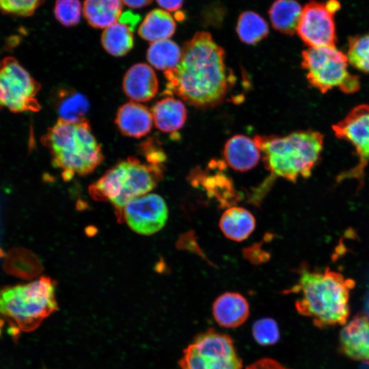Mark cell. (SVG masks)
I'll return each instance as SVG.
<instances>
[{
	"mask_svg": "<svg viewBox=\"0 0 369 369\" xmlns=\"http://www.w3.org/2000/svg\"><path fill=\"white\" fill-rule=\"evenodd\" d=\"M164 74L167 94L199 108L220 103L230 80L224 50L206 31H197L184 44L179 63Z\"/></svg>",
	"mask_w": 369,
	"mask_h": 369,
	"instance_id": "cell-1",
	"label": "cell"
},
{
	"mask_svg": "<svg viewBox=\"0 0 369 369\" xmlns=\"http://www.w3.org/2000/svg\"><path fill=\"white\" fill-rule=\"evenodd\" d=\"M299 275L297 284L290 290L300 295L295 302L297 312L320 329L344 325L350 314V292L355 282L329 267L318 271L301 265Z\"/></svg>",
	"mask_w": 369,
	"mask_h": 369,
	"instance_id": "cell-2",
	"label": "cell"
},
{
	"mask_svg": "<svg viewBox=\"0 0 369 369\" xmlns=\"http://www.w3.org/2000/svg\"><path fill=\"white\" fill-rule=\"evenodd\" d=\"M41 141L49 150L53 166L62 169L66 180L74 174L92 172L104 159L87 120L71 122L59 118Z\"/></svg>",
	"mask_w": 369,
	"mask_h": 369,
	"instance_id": "cell-3",
	"label": "cell"
},
{
	"mask_svg": "<svg viewBox=\"0 0 369 369\" xmlns=\"http://www.w3.org/2000/svg\"><path fill=\"white\" fill-rule=\"evenodd\" d=\"M254 139L267 169L276 176L293 182L311 175L323 146V135L312 130L285 136L256 135Z\"/></svg>",
	"mask_w": 369,
	"mask_h": 369,
	"instance_id": "cell-4",
	"label": "cell"
},
{
	"mask_svg": "<svg viewBox=\"0 0 369 369\" xmlns=\"http://www.w3.org/2000/svg\"><path fill=\"white\" fill-rule=\"evenodd\" d=\"M162 164L141 163L130 156L118 162L90 187L96 200L109 201L122 217L124 206L153 189L163 178Z\"/></svg>",
	"mask_w": 369,
	"mask_h": 369,
	"instance_id": "cell-5",
	"label": "cell"
},
{
	"mask_svg": "<svg viewBox=\"0 0 369 369\" xmlns=\"http://www.w3.org/2000/svg\"><path fill=\"white\" fill-rule=\"evenodd\" d=\"M55 282L41 277L25 284L0 289V316L20 331H31L57 310Z\"/></svg>",
	"mask_w": 369,
	"mask_h": 369,
	"instance_id": "cell-6",
	"label": "cell"
},
{
	"mask_svg": "<svg viewBox=\"0 0 369 369\" xmlns=\"http://www.w3.org/2000/svg\"><path fill=\"white\" fill-rule=\"evenodd\" d=\"M348 62L347 55L335 46L309 47L302 52L309 83L324 94L336 87L347 94L359 90V79L348 72Z\"/></svg>",
	"mask_w": 369,
	"mask_h": 369,
	"instance_id": "cell-7",
	"label": "cell"
},
{
	"mask_svg": "<svg viewBox=\"0 0 369 369\" xmlns=\"http://www.w3.org/2000/svg\"><path fill=\"white\" fill-rule=\"evenodd\" d=\"M182 369H242L232 339L209 329L194 338L179 361Z\"/></svg>",
	"mask_w": 369,
	"mask_h": 369,
	"instance_id": "cell-8",
	"label": "cell"
},
{
	"mask_svg": "<svg viewBox=\"0 0 369 369\" xmlns=\"http://www.w3.org/2000/svg\"><path fill=\"white\" fill-rule=\"evenodd\" d=\"M40 84L16 59L6 57L0 62V109L11 112L38 111L36 98Z\"/></svg>",
	"mask_w": 369,
	"mask_h": 369,
	"instance_id": "cell-9",
	"label": "cell"
},
{
	"mask_svg": "<svg viewBox=\"0 0 369 369\" xmlns=\"http://www.w3.org/2000/svg\"><path fill=\"white\" fill-rule=\"evenodd\" d=\"M332 129L338 138L354 146L359 157L357 165L337 176V183L355 179L362 186L365 169L369 163V105L354 107L343 120L334 124Z\"/></svg>",
	"mask_w": 369,
	"mask_h": 369,
	"instance_id": "cell-10",
	"label": "cell"
},
{
	"mask_svg": "<svg viewBox=\"0 0 369 369\" xmlns=\"http://www.w3.org/2000/svg\"><path fill=\"white\" fill-rule=\"evenodd\" d=\"M340 8L337 0H329L325 3L314 0L305 5L297 31L309 47L335 46L333 15Z\"/></svg>",
	"mask_w": 369,
	"mask_h": 369,
	"instance_id": "cell-11",
	"label": "cell"
},
{
	"mask_svg": "<svg viewBox=\"0 0 369 369\" xmlns=\"http://www.w3.org/2000/svg\"><path fill=\"white\" fill-rule=\"evenodd\" d=\"M122 215L134 232L150 235L165 226L168 210L165 202L160 195L148 194L128 203L123 208Z\"/></svg>",
	"mask_w": 369,
	"mask_h": 369,
	"instance_id": "cell-12",
	"label": "cell"
},
{
	"mask_svg": "<svg viewBox=\"0 0 369 369\" xmlns=\"http://www.w3.org/2000/svg\"><path fill=\"white\" fill-rule=\"evenodd\" d=\"M341 351L357 361H369V318L357 314L344 325L339 338Z\"/></svg>",
	"mask_w": 369,
	"mask_h": 369,
	"instance_id": "cell-13",
	"label": "cell"
},
{
	"mask_svg": "<svg viewBox=\"0 0 369 369\" xmlns=\"http://www.w3.org/2000/svg\"><path fill=\"white\" fill-rule=\"evenodd\" d=\"M123 90L131 100L147 102L154 97L159 83L154 70L146 64H136L125 73Z\"/></svg>",
	"mask_w": 369,
	"mask_h": 369,
	"instance_id": "cell-14",
	"label": "cell"
},
{
	"mask_svg": "<svg viewBox=\"0 0 369 369\" xmlns=\"http://www.w3.org/2000/svg\"><path fill=\"white\" fill-rule=\"evenodd\" d=\"M213 315L220 326L236 328L243 325L249 315L248 301L238 292H228L219 295L213 305Z\"/></svg>",
	"mask_w": 369,
	"mask_h": 369,
	"instance_id": "cell-15",
	"label": "cell"
},
{
	"mask_svg": "<svg viewBox=\"0 0 369 369\" xmlns=\"http://www.w3.org/2000/svg\"><path fill=\"white\" fill-rule=\"evenodd\" d=\"M115 122L124 135L140 138L151 131L153 118L148 107L138 102H128L118 109Z\"/></svg>",
	"mask_w": 369,
	"mask_h": 369,
	"instance_id": "cell-16",
	"label": "cell"
},
{
	"mask_svg": "<svg viewBox=\"0 0 369 369\" xmlns=\"http://www.w3.org/2000/svg\"><path fill=\"white\" fill-rule=\"evenodd\" d=\"M223 156L231 168L243 172L257 165L261 152L254 139L246 135H235L226 141Z\"/></svg>",
	"mask_w": 369,
	"mask_h": 369,
	"instance_id": "cell-17",
	"label": "cell"
},
{
	"mask_svg": "<svg viewBox=\"0 0 369 369\" xmlns=\"http://www.w3.org/2000/svg\"><path fill=\"white\" fill-rule=\"evenodd\" d=\"M151 113L156 127L167 133L179 131L187 118V111L184 103L171 96L157 101L153 105Z\"/></svg>",
	"mask_w": 369,
	"mask_h": 369,
	"instance_id": "cell-18",
	"label": "cell"
},
{
	"mask_svg": "<svg viewBox=\"0 0 369 369\" xmlns=\"http://www.w3.org/2000/svg\"><path fill=\"white\" fill-rule=\"evenodd\" d=\"M219 227L228 238L240 242L247 239L253 232L256 220L246 208L232 206L223 213Z\"/></svg>",
	"mask_w": 369,
	"mask_h": 369,
	"instance_id": "cell-19",
	"label": "cell"
},
{
	"mask_svg": "<svg viewBox=\"0 0 369 369\" xmlns=\"http://www.w3.org/2000/svg\"><path fill=\"white\" fill-rule=\"evenodd\" d=\"M53 103L60 119L71 122L87 120L90 103L80 92L68 87L59 88L53 96Z\"/></svg>",
	"mask_w": 369,
	"mask_h": 369,
	"instance_id": "cell-20",
	"label": "cell"
},
{
	"mask_svg": "<svg viewBox=\"0 0 369 369\" xmlns=\"http://www.w3.org/2000/svg\"><path fill=\"white\" fill-rule=\"evenodd\" d=\"M122 10L121 0H85L83 14L93 27L107 28L118 20Z\"/></svg>",
	"mask_w": 369,
	"mask_h": 369,
	"instance_id": "cell-21",
	"label": "cell"
},
{
	"mask_svg": "<svg viewBox=\"0 0 369 369\" xmlns=\"http://www.w3.org/2000/svg\"><path fill=\"white\" fill-rule=\"evenodd\" d=\"M176 31V23L172 15L163 9L149 12L141 23L138 34L148 42L169 39Z\"/></svg>",
	"mask_w": 369,
	"mask_h": 369,
	"instance_id": "cell-22",
	"label": "cell"
},
{
	"mask_svg": "<svg viewBox=\"0 0 369 369\" xmlns=\"http://www.w3.org/2000/svg\"><path fill=\"white\" fill-rule=\"evenodd\" d=\"M3 270L8 274L23 279H30L39 275L42 264L31 251L16 247L9 250L3 264Z\"/></svg>",
	"mask_w": 369,
	"mask_h": 369,
	"instance_id": "cell-23",
	"label": "cell"
},
{
	"mask_svg": "<svg viewBox=\"0 0 369 369\" xmlns=\"http://www.w3.org/2000/svg\"><path fill=\"white\" fill-rule=\"evenodd\" d=\"M302 10L300 4L295 0H275L269 10L272 26L284 34H295Z\"/></svg>",
	"mask_w": 369,
	"mask_h": 369,
	"instance_id": "cell-24",
	"label": "cell"
},
{
	"mask_svg": "<svg viewBox=\"0 0 369 369\" xmlns=\"http://www.w3.org/2000/svg\"><path fill=\"white\" fill-rule=\"evenodd\" d=\"M101 44L110 55L124 56L133 47V31L127 25L116 23L105 29L101 36Z\"/></svg>",
	"mask_w": 369,
	"mask_h": 369,
	"instance_id": "cell-25",
	"label": "cell"
},
{
	"mask_svg": "<svg viewBox=\"0 0 369 369\" xmlns=\"http://www.w3.org/2000/svg\"><path fill=\"white\" fill-rule=\"evenodd\" d=\"M182 51L178 45L169 39L151 43L147 51L148 62L163 72L174 68L180 62Z\"/></svg>",
	"mask_w": 369,
	"mask_h": 369,
	"instance_id": "cell-26",
	"label": "cell"
},
{
	"mask_svg": "<svg viewBox=\"0 0 369 369\" xmlns=\"http://www.w3.org/2000/svg\"><path fill=\"white\" fill-rule=\"evenodd\" d=\"M236 31L242 42L254 44L267 36L269 27L259 14L252 11H245L238 17Z\"/></svg>",
	"mask_w": 369,
	"mask_h": 369,
	"instance_id": "cell-27",
	"label": "cell"
},
{
	"mask_svg": "<svg viewBox=\"0 0 369 369\" xmlns=\"http://www.w3.org/2000/svg\"><path fill=\"white\" fill-rule=\"evenodd\" d=\"M347 57L354 67L369 72V34L352 37L348 40Z\"/></svg>",
	"mask_w": 369,
	"mask_h": 369,
	"instance_id": "cell-28",
	"label": "cell"
},
{
	"mask_svg": "<svg viewBox=\"0 0 369 369\" xmlns=\"http://www.w3.org/2000/svg\"><path fill=\"white\" fill-rule=\"evenodd\" d=\"M83 14V5L80 0H56L54 14L57 20L63 25L72 27L77 25Z\"/></svg>",
	"mask_w": 369,
	"mask_h": 369,
	"instance_id": "cell-29",
	"label": "cell"
},
{
	"mask_svg": "<svg viewBox=\"0 0 369 369\" xmlns=\"http://www.w3.org/2000/svg\"><path fill=\"white\" fill-rule=\"evenodd\" d=\"M252 333L256 342L262 346L273 345L279 338L277 324L275 320L269 318L256 320L252 327Z\"/></svg>",
	"mask_w": 369,
	"mask_h": 369,
	"instance_id": "cell-30",
	"label": "cell"
},
{
	"mask_svg": "<svg viewBox=\"0 0 369 369\" xmlns=\"http://www.w3.org/2000/svg\"><path fill=\"white\" fill-rule=\"evenodd\" d=\"M45 0H0V11L19 16L32 15Z\"/></svg>",
	"mask_w": 369,
	"mask_h": 369,
	"instance_id": "cell-31",
	"label": "cell"
},
{
	"mask_svg": "<svg viewBox=\"0 0 369 369\" xmlns=\"http://www.w3.org/2000/svg\"><path fill=\"white\" fill-rule=\"evenodd\" d=\"M246 369H287L277 361L271 358H263L247 366Z\"/></svg>",
	"mask_w": 369,
	"mask_h": 369,
	"instance_id": "cell-32",
	"label": "cell"
},
{
	"mask_svg": "<svg viewBox=\"0 0 369 369\" xmlns=\"http://www.w3.org/2000/svg\"><path fill=\"white\" fill-rule=\"evenodd\" d=\"M139 20V16H135L133 13L128 11L122 13V14H121L118 19L119 23L127 25L132 31L134 30Z\"/></svg>",
	"mask_w": 369,
	"mask_h": 369,
	"instance_id": "cell-33",
	"label": "cell"
},
{
	"mask_svg": "<svg viewBox=\"0 0 369 369\" xmlns=\"http://www.w3.org/2000/svg\"><path fill=\"white\" fill-rule=\"evenodd\" d=\"M156 1L163 10L174 12L182 7L184 0H156Z\"/></svg>",
	"mask_w": 369,
	"mask_h": 369,
	"instance_id": "cell-34",
	"label": "cell"
},
{
	"mask_svg": "<svg viewBox=\"0 0 369 369\" xmlns=\"http://www.w3.org/2000/svg\"><path fill=\"white\" fill-rule=\"evenodd\" d=\"M122 3L131 8H141L150 4L152 0H121Z\"/></svg>",
	"mask_w": 369,
	"mask_h": 369,
	"instance_id": "cell-35",
	"label": "cell"
},
{
	"mask_svg": "<svg viewBox=\"0 0 369 369\" xmlns=\"http://www.w3.org/2000/svg\"><path fill=\"white\" fill-rule=\"evenodd\" d=\"M3 255V252L2 251V250L0 249V256H2Z\"/></svg>",
	"mask_w": 369,
	"mask_h": 369,
	"instance_id": "cell-36",
	"label": "cell"
}]
</instances>
